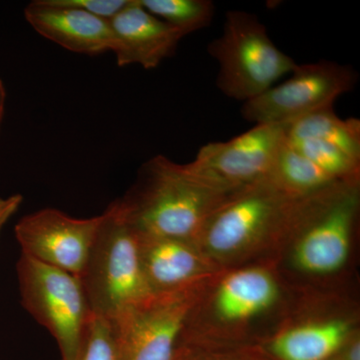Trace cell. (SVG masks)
Returning <instances> with one entry per match:
<instances>
[{"label": "cell", "instance_id": "obj_1", "mask_svg": "<svg viewBox=\"0 0 360 360\" xmlns=\"http://www.w3.org/2000/svg\"><path fill=\"white\" fill-rule=\"evenodd\" d=\"M234 193L213 186L188 163L156 155L141 167L129 193L113 205L142 236L195 245L207 220Z\"/></svg>", "mask_w": 360, "mask_h": 360}, {"label": "cell", "instance_id": "obj_2", "mask_svg": "<svg viewBox=\"0 0 360 360\" xmlns=\"http://www.w3.org/2000/svg\"><path fill=\"white\" fill-rule=\"evenodd\" d=\"M79 279L94 314L120 321L153 297L142 267L139 236L111 205Z\"/></svg>", "mask_w": 360, "mask_h": 360}, {"label": "cell", "instance_id": "obj_3", "mask_svg": "<svg viewBox=\"0 0 360 360\" xmlns=\"http://www.w3.org/2000/svg\"><path fill=\"white\" fill-rule=\"evenodd\" d=\"M208 53L219 63L220 91L243 103L264 94L298 65L274 44L257 16L246 11H227L224 32L208 45Z\"/></svg>", "mask_w": 360, "mask_h": 360}, {"label": "cell", "instance_id": "obj_4", "mask_svg": "<svg viewBox=\"0 0 360 360\" xmlns=\"http://www.w3.org/2000/svg\"><path fill=\"white\" fill-rule=\"evenodd\" d=\"M304 198L291 195L266 177L239 189L217 208L196 245H205L215 257L236 255L267 234L291 229Z\"/></svg>", "mask_w": 360, "mask_h": 360}, {"label": "cell", "instance_id": "obj_5", "mask_svg": "<svg viewBox=\"0 0 360 360\" xmlns=\"http://www.w3.org/2000/svg\"><path fill=\"white\" fill-rule=\"evenodd\" d=\"M16 272L26 311L53 336L61 360H77L92 315L79 277L22 253Z\"/></svg>", "mask_w": 360, "mask_h": 360}, {"label": "cell", "instance_id": "obj_6", "mask_svg": "<svg viewBox=\"0 0 360 360\" xmlns=\"http://www.w3.org/2000/svg\"><path fill=\"white\" fill-rule=\"evenodd\" d=\"M359 180L335 182L303 201L298 215L303 231L293 253L298 269L330 274L347 264L359 213Z\"/></svg>", "mask_w": 360, "mask_h": 360}, {"label": "cell", "instance_id": "obj_7", "mask_svg": "<svg viewBox=\"0 0 360 360\" xmlns=\"http://www.w3.org/2000/svg\"><path fill=\"white\" fill-rule=\"evenodd\" d=\"M281 84L243 103L241 115L255 124L286 125L322 108L354 89L356 72L335 61L296 66Z\"/></svg>", "mask_w": 360, "mask_h": 360}, {"label": "cell", "instance_id": "obj_8", "mask_svg": "<svg viewBox=\"0 0 360 360\" xmlns=\"http://www.w3.org/2000/svg\"><path fill=\"white\" fill-rule=\"evenodd\" d=\"M284 132L285 125L255 124L229 141L205 144L189 167L213 186L234 193L269 176Z\"/></svg>", "mask_w": 360, "mask_h": 360}, {"label": "cell", "instance_id": "obj_9", "mask_svg": "<svg viewBox=\"0 0 360 360\" xmlns=\"http://www.w3.org/2000/svg\"><path fill=\"white\" fill-rule=\"evenodd\" d=\"M193 307L189 288L153 295L116 321L125 360H182V340Z\"/></svg>", "mask_w": 360, "mask_h": 360}, {"label": "cell", "instance_id": "obj_10", "mask_svg": "<svg viewBox=\"0 0 360 360\" xmlns=\"http://www.w3.org/2000/svg\"><path fill=\"white\" fill-rule=\"evenodd\" d=\"M103 221V214L75 219L54 208L25 215L14 232L21 253L79 276Z\"/></svg>", "mask_w": 360, "mask_h": 360}, {"label": "cell", "instance_id": "obj_11", "mask_svg": "<svg viewBox=\"0 0 360 360\" xmlns=\"http://www.w3.org/2000/svg\"><path fill=\"white\" fill-rule=\"evenodd\" d=\"M112 52L120 66L141 65L155 70L176 51L184 34L149 13L141 0L131 2L110 20Z\"/></svg>", "mask_w": 360, "mask_h": 360}, {"label": "cell", "instance_id": "obj_12", "mask_svg": "<svg viewBox=\"0 0 360 360\" xmlns=\"http://www.w3.org/2000/svg\"><path fill=\"white\" fill-rule=\"evenodd\" d=\"M25 16L40 35L68 51L89 56L112 51L110 21L59 0H35L26 6Z\"/></svg>", "mask_w": 360, "mask_h": 360}, {"label": "cell", "instance_id": "obj_13", "mask_svg": "<svg viewBox=\"0 0 360 360\" xmlns=\"http://www.w3.org/2000/svg\"><path fill=\"white\" fill-rule=\"evenodd\" d=\"M139 236L144 276L155 295L189 290L207 269V262L196 245Z\"/></svg>", "mask_w": 360, "mask_h": 360}, {"label": "cell", "instance_id": "obj_14", "mask_svg": "<svg viewBox=\"0 0 360 360\" xmlns=\"http://www.w3.org/2000/svg\"><path fill=\"white\" fill-rule=\"evenodd\" d=\"M276 296V283L269 272L260 269L239 270L221 281L214 307L222 321H243L269 309Z\"/></svg>", "mask_w": 360, "mask_h": 360}, {"label": "cell", "instance_id": "obj_15", "mask_svg": "<svg viewBox=\"0 0 360 360\" xmlns=\"http://www.w3.org/2000/svg\"><path fill=\"white\" fill-rule=\"evenodd\" d=\"M349 335L350 326L345 321L302 324L276 336L267 352L276 360H330Z\"/></svg>", "mask_w": 360, "mask_h": 360}, {"label": "cell", "instance_id": "obj_16", "mask_svg": "<svg viewBox=\"0 0 360 360\" xmlns=\"http://www.w3.org/2000/svg\"><path fill=\"white\" fill-rule=\"evenodd\" d=\"M288 139H316L333 144L354 160L360 161V122L342 120L333 106L314 111L285 125Z\"/></svg>", "mask_w": 360, "mask_h": 360}, {"label": "cell", "instance_id": "obj_17", "mask_svg": "<svg viewBox=\"0 0 360 360\" xmlns=\"http://www.w3.org/2000/svg\"><path fill=\"white\" fill-rule=\"evenodd\" d=\"M269 177L284 191L298 198L319 193L338 182L290 146L285 137Z\"/></svg>", "mask_w": 360, "mask_h": 360}, {"label": "cell", "instance_id": "obj_18", "mask_svg": "<svg viewBox=\"0 0 360 360\" xmlns=\"http://www.w3.org/2000/svg\"><path fill=\"white\" fill-rule=\"evenodd\" d=\"M141 4L184 37L208 27L215 13L214 4L210 0H141Z\"/></svg>", "mask_w": 360, "mask_h": 360}, {"label": "cell", "instance_id": "obj_19", "mask_svg": "<svg viewBox=\"0 0 360 360\" xmlns=\"http://www.w3.org/2000/svg\"><path fill=\"white\" fill-rule=\"evenodd\" d=\"M285 141L338 181L359 179L360 161L350 158L333 144L316 139L285 137Z\"/></svg>", "mask_w": 360, "mask_h": 360}, {"label": "cell", "instance_id": "obj_20", "mask_svg": "<svg viewBox=\"0 0 360 360\" xmlns=\"http://www.w3.org/2000/svg\"><path fill=\"white\" fill-rule=\"evenodd\" d=\"M77 360H125L118 322L92 314Z\"/></svg>", "mask_w": 360, "mask_h": 360}, {"label": "cell", "instance_id": "obj_21", "mask_svg": "<svg viewBox=\"0 0 360 360\" xmlns=\"http://www.w3.org/2000/svg\"><path fill=\"white\" fill-rule=\"evenodd\" d=\"M65 6L75 7L104 20L110 21L125 8L131 0H59Z\"/></svg>", "mask_w": 360, "mask_h": 360}, {"label": "cell", "instance_id": "obj_22", "mask_svg": "<svg viewBox=\"0 0 360 360\" xmlns=\"http://www.w3.org/2000/svg\"><path fill=\"white\" fill-rule=\"evenodd\" d=\"M22 200L23 198L20 194H14L6 198H0V231L14 213L18 212Z\"/></svg>", "mask_w": 360, "mask_h": 360}, {"label": "cell", "instance_id": "obj_23", "mask_svg": "<svg viewBox=\"0 0 360 360\" xmlns=\"http://www.w3.org/2000/svg\"><path fill=\"white\" fill-rule=\"evenodd\" d=\"M330 360H360L359 338H349V340Z\"/></svg>", "mask_w": 360, "mask_h": 360}, {"label": "cell", "instance_id": "obj_24", "mask_svg": "<svg viewBox=\"0 0 360 360\" xmlns=\"http://www.w3.org/2000/svg\"><path fill=\"white\" fill-rule=\"evenodd\" d=\"M6 91L4 82L0 79V125H1L2 118L4 115V108H6Z\"/></svg>", "mask_w": 360, "mask_h": 360}]
</instances>
